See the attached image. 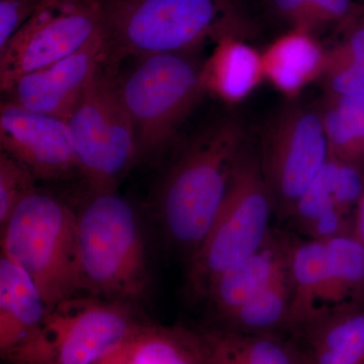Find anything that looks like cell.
I'll return each mask as SVG.
<instances>
[{
    "instance_id": "obj_32",
    "label": "cell",
    "mask_w": 364,
    "mask_h": 364,
    "mask_svg": "<svg viewBox=\"0 0 364 364\" xmlns=\"http://www.w3.org/2000/svg\"><path fill=\"white\" fill-rule=\"evenodd\" d=\"M352 234L364 246V193L354 210L352 220Z\"/></svg>"
},
{
    "instance_id": "obj_20",
    "label": "cell",
    "mask_w": 364,
    "mask_h": 364,
    "mask_svg": "<svg viewBox=\"0 0 364 364\" xmlns=\"http://www.w3.org/2000/svg\"><path fill=\"white\" fill-rule=\"evenodd\" d=\"M322 313L364 301V246L352 233L324 242Z\"/></svg>"
},
{
    "instance_id": "obj_17",
    "label": "cell",
    "mask_w": 364,
    "mask_h": 364,
    "mask_svg": "<svg viewBox=\"0 0 364 364\" xmlns=\"http://www.w3.org/2000/svg\"><path fill=\"white\" fill-rule=\"evenodd\" d=\"M97 364H205L198 332L143 322Z\"/></svg>"
},
{
    "instance_id": "obj_22",
    "label": "cell",
    "mask_w": 364,
    "mask_h": 364,
    "mask_svg": "<svg viewBox=\"0 0 364 364\" xmlns=\"http://www.w3.org/2000/svg\"><path fill=\"white\" fill-rule=\"evenodd\" d=\"M289 268L274 284L222 318L220 327L246 334L287 336L291 312Z\"/></svg>"
},
{
    "instance_id": "obj_28",
    "label": "cell",
    "mask_w": 364,
    "mask_h": 364,
    "mask_svg": "<svg viewBox=\"0 0 364 364\" xmlns=\"http://www.w3.org/2000/svg\"><path fill=\"white\" fill-rule=\"evenodd\" d=\"M363 193L364 165L338 159L333 193L334 205L349 215L352 210H355Z\"/></svg>"
},
{
    "instance_id": "obj_4",
    "label": "cell",
    "mask_w": 364,
    "mask_h": 364,
    "mask_svg": "<svg viewBox=\"0 0 364 364\" xmlns=\"http://www.w3.org/2000/svg\"><path fill=\"white\" fill-rule=\"evenodd\" d=\"M1 232V254L23 268L50 308L81 294L77 212L56 196L35 191Z\"/></svg>"
},
{
    "instance_id": "obj_11",
    "label": "cell",
    "mask_w": 364,
    "mask_h": 364,
    "mask_svg": "<svg viewBox=\"0 0 364 364\" xmlns=\"http://www.w3.org/2000/svg\"><path fill=\"white\" fill-rule=\"evenodd\" d=\"M0 148L37 181H57L79 172L67 122L13 100L0 107Z\"/></svg>"
},
{
    "instance_id": "obj_9",
    "label": "cell",
    "mask_w": 364,
    "mask_h": 364,
    "mask_svg": "<svg viewBox=\"0 0 364 364\" xmlns=\"http://www.w3.org/2000/svg\"><path fill=\"white\" fill-rule=\"evenodd\" d=\"M102 30L100 0H44L0 51V88L85 48Z\"/></svg>"
},
{
    "instance_id": "obj_12",
    "label": "cell",
    "mask_w": 364,
    "mask_h": 364,
    "mask_svg": "<svg viewBox=\"0 0 364 364\" xmlns=\"http://www.w3.org/2000/svg\"><path fill=\"white\" fill-rule=\"evenodd\" d=\"M105 62L107 49L100 30L78 52L18 79L9 92L11 100L30 111L68 122L93 74Z\"/></svg>"
},
{
    "instance_id": "obj_18",
    "label": "cell",
    "mask_w": 364,
    "mask_h": 364,
    "mask_svg": "<svg viewBox=\"0 0 364 364\" xmlns=\"http://www.w3.org/2000/svg\"><path fill=\"white\" fill-rule=\"evenodd\" d=\"M205 364H301L289 338L217 327L198 332Z\"/></svg>"
},
{
    "instance_id": "obj_6",
    "label": "cell",
    "mask_w": 364,
    "mask_h": 364,
    "mask_svg": "<svg viewBox=\"0 0 364 364\" xmlns=\"http://www.w3.org/2000/svg\"><path fill=\"white\" fill-rule=\"evenodd\" d=\"M273 212L259 158L244 149L210 231L188 259L191 294L205 296L218 275L258 250L272 233Z\"/></svg>"
},
{
    "instance_id": "obj_26",
    "label": "cell",
    "mask_w": 364,
    "mask_h": 364,
    "mask_svg": "<svg viewBox=\"0 0 364 364\" xmlns=\"http://www.w3.org/2000/svg\"><path fill=\"white\" fill-rule=\"evenodd\" d=\"M36 177L6 153H0V230L14 210L36 188Z\"/></svg>"
},
{
    "instance_id": "obj_23",
    "label": "cell",
    "mask_w": 364,
    "mask_h": 364,
    "mask_svg": "<svg viewBox=\"0 0 364 364\" xmlns=\"http://www.w3.org/2000/svg\"><path fill=\"white\" fill-rule=\"evenodd\" d=\"M320 114L330 154L364 165V97H327Z\"/></svg>"
},
{
    "instance_id": "obj_16",
    "label": "cell",
    "mask_w": 364,
    "mask_h": 364,
    "mask_svg": "<svg viewBox=\"0 0 364 364\" xmlns=\"http://www.w3.org/2000/svg\"><path fill=\"white\" fill-rule=\"evenodd\" d=\"M263 79L262 54L231 35L219 39L214 51L202 65L205 93L228 105L245 100Z\"/></svg>"
},
{
    "instance_id": "obj_8",
    "label": "cell",
    "mask_w": 364,
    "mask_h": 364,
    "mask_svg": "<svg viewBox=\"0 0 364 364\" xmlns=\"http://www.w3.org/2000/svg\"><path fill=\"white\" fill-rule=\"evenodd\" d=\"M67 124L79 173L91 191H116L139 154L117 80L105 64L93 74Z\"/></svg>"
},
{
    "instance_id": "obj_25",
    "label": "cell",
    "mask_w": 364,
    "mask_h": 364,
    "mask_svg": "<svg viewBox=\"0 0 364 364\" xmlns=\"http://www.w3.org/2000/svg\"><path fill=\"white\" fill-rule=\"evenodd\" d=\"M327 97H364V66L340 46L327 53L322 77Z\"/></svg>"
},
{
    "instance_id": "obj_13",
    "label": "cell",
    "mask_w": 364,
    "mask_h": 364,
    "mask_svg": "<svg viewBox=\"0 0 364 364\" xmlns=\"http://www.w3.org/2000/svg\"><path fill=\"white\" fill-rule=\"evenodd\" d=\"M296 239L272 231L267 242L247 258L237 263L212 282L205 298L221 320L289 272L291 251Z\"/></svg>"
},
{
    "instance_id": "obj_30",
    "label": "cell",
    "mask_w": 364,
    "mask_h": 364,
    "mask_svg": "<svg viewBox=\"0 0 364 364\" xmlns=\"http://www.w3.org/2000/svg\"><path fill=\"white\" fill-rule=\"evenodd\" d=\"M309 239L328 241L341 235L352 233V221L336 205L323 213L317 220L304 230Z\"/></svg>"
},
{
    "instance_id": "obj_14",
    "label": "cell",
    "mask_w": 364,
    "mask_h": 364,
    "mask_svg": "<svg viewBox=\"0 0 364 364\" xmlns=\"http://www.w3.org/2000/svg\"><path fill=\"white\" fill-rule=\"evenodd\" d=\"M287 337L301 364H364V301L318 314Z\"/></svg>"
},
{
    "instance_id": "obj_24",
    "label": "cell",
    "mask_w": 364,
    "mask_h": 364,
    "mask_svg": "<svg viewBox=\"0 0 364 364\" xmlns=\"http://www.w3.org/2000/svg\"><path fill=\"white\" fill-rule=\"evenodd\" d=\"M337 166L338 159L330 154L327 161L299 196L291 218L301 228V231L317 220L323 213L335 205L333 193Z\"/></svg>"
},
{
    "instance_id": "obj_3",
    "label": "cell",
    "mask_w": 364,
    "mask_h": 364,
    "mask_svg": "<svg viewBox=\"0 0 364 364\" xmlns=\"http://www.w3.org/2000/svg\"><path fill=\"white\" fill-rule=\"evenodd\" d=\"M107 62L188 53L227 33L226 0H100Z\"/></svg>"
},
{
    "instance_id": "obj_21",
    "label": "cell",
    "mask_w": 364,
    "mask_h": 364,
    "mask_svg": "<svg viewBox=\"0 0 364 364\" xmlns=\"http://www.w3.org/2000/svg\"><path fill=\"white\" fill-rule=\"evenodd\" d=\"M291 287L289 334L322 313V294L325 282L324 242L308 239L294 241L289 261Z\"/></svg>"
},
{
    "instance_id": "obj_7",
    "label": "cell",
    "mask_w": 364,
    "mask_h": 364,
    "mask_svg": "<svg viewBox=\"0 0 364 364\" xmlns=\"http://www.w3.org/2000/svg\"><path fill=\"white\" fill-rule=\"evenodd\" d=\"M136 60L117 86L135 129L141 159L156 156L166 148L205 91L203 64L188 53Z\"/></svg>"
},
{
    "instance_id": "obj_1",
    "label": "cell",
    "mask_w": 364,
    "mask_h": 364,
    "mask_svg": "<svg viewBox=\"0 0 364 364\" xmlns=\"http://www.w3.org/2000/svg\"><path fill=\"white\" fill-rule=\"evenodd\" d=\"M243 145L240 123L224 119L196 136L163 177L158 218L169 243L188 258L215 221Z\"/></svg>"
},
{
    "instance_id": "obj_2",
    "label": "cell",
    "mask_w": 364,
    "mask_h": 364,
    "mask_svg": "<svg viewBox=\"0 0 364 364\" xmlns=\"http://www.w3.org/2000/svg\"><path fill=\"white\" fill-rule=\"evenodd\" d=\"M81 294L135 305L146 296L150 267L135 208L116 191L92 193L77 212Z\"/></svg>"
},
{
    "instance_id": "obj_5",
    "label": "cell",
    "mask_w": 364,
    "mask_h": 364,
    "mask_svg": "<svg viewBox=\"0 0 364 364\" xmlns=\"http://www.w3.org/2000/svg\"><path fill=\"white\" fill-rule=\"evenodd\" d=\"M142 323L131 304L76 294L50 308L39 330L1 358L9 364H97Z\"/></svg>"
},
{
    "instance_id": "obj_27",
    "label": "cell",
    "mask_w": 364,
    "mask_h": 364,
    "mask_svg": "<svg viewBox=\"0 0 364 364\" xmlns=\"http://www.w3.org/2000/svg\"><path fill=\"white\" fill-rule=\"evenodd\" d=\"M282 13L311 25L316 21L346 18L352 9L351 0H273Z\"/></svg>"
},
{
    "instance_id": "obj_29",
    "label": "cell",
    "mask_w": 364,
    "mask_h": 364,
    "mask_svg": "<svg viewBox=\"0 0 364 364\" xmlns=\"http://www.w3.org/2000/svg\"><path fill=\"white\" fill-rule=\"evenodd\" d=\"M44 0H0V51Z\"/></svg>"
},
{
    "instance_id": "obj_19",
    "label": "cell",
    "mask_w": 364,
    "mask_h": 364,
    "mask_svg": "<svg viewBox=\"0 0 364 364\" xmlns=\"http://www.w3.org/2000/svg\"><path fill=\"white\" fill-rule=\"evenodd\" d=\"M327 53L303 31L289 33L263 53L264 78L287 97H296L322 77Z\"/></svg>"
},
{
    "instance_id": "obj_10",
    "label": "cell",
    "mask_w": 364,
    "mask_h": 364,
    "mask_svg": "<svg viewBox=\"0 0 364 364\" xmlns=\"http://www.w3.org/2000/svg\"><path fill=\"white\" fill-rule=\"evenodd\" d=\"M329 157L320 112L289 105L273 117L258 158L275 212L291 217L299 196Z\"/></svg>"
},
{
    "instance_id": "obj_15",
    "label": "cell",
    "mask_w": 364,
    "mask_h": 364,
    "mask_svg": "<svg viewBox=\"0 0 364 364\" xmlns=\"http://www.w3.org/2000/svg\"><path fill=\"white\" fill-rule=\"evenodd\" d=\"M50 306L31 279L18 264L0 258V354L28 341L44 323Z\"/></svg>"
},
{
    "instance_id": "obj_31",
    "label": "cell",
    "mask_w": 364,
    "mask_h": 364,
    "mask_svg": "<svg viewBox=\"0 0 364 364\" xmlns=\"http://www.w3.org/2000/svg\"><path fill=\"white\" fill-rule=\"evenodd\" d=\"M340 47L344 50L354 61L364 66V18L363 23L354 26L347 36L346 40Z\"/></svg>"
}]
</instances>
